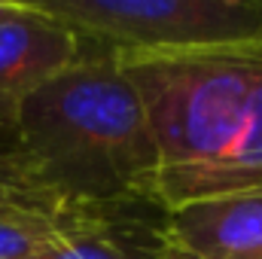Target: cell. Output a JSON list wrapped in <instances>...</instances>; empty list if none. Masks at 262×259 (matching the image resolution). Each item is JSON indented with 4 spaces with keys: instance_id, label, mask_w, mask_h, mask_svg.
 Listing matches in <instances>:
<instances>
[{
    "instance_id": "cell-1",
    "label": "cell",
    "mask_w": 262,
    "mask_h": 259,
    "mask_svg": "<svg viewBox=\"0 0 262 259\" xmlns=\"http://www.w3.org/2000/svg\"><path fill=\"white\" fill-rule=\"evenodd\" d=\"M116 61L146 107L168 210L262 189V43Z\"/></svg>"
},
{
    "instance_id": "cell-2",
    "label": "cell",
    "mask_w": 262,
    "mask_h": 259,
    "mask_svg": "<svg viewBox=\"0 0 262 259\" xmlns=\"http://www.w3.org/2000/svg\"><path fill=\"white\" fill-rule=\"evenodd\" d=\"M9 128L18 156L64 204L159 201L152 125L110 52L85 46L76 64L12 110Z\"/></svg>"
},
{
    "instance_id": "cell-3",
    "label": "cell",
    "mask_w": 262,
    "mask_h": 259,
    "mask_svg": "<svg viewBox=\"0 0 262 259\" xmlns=\"http://www.w3.org/2000/svg\"><path fill=\"white\" fill-rule=\"evenodd\" d=\"M116 58L262 43V0H31Z\"/></svg>"
},
{
    "instance_id": "cell-4",
    "label": "cell",
    "mask_w": 262,
    "mask_h": 259,
    "mask_svg": "<svg viewBox=\"0 0 262 259\" xmlns=\"http://www.w3.org/2000/svg\"><path fill=\"white\" fill-rule=\"evenodd\" d=\"M85 55V43L58 18L34 3L0 21V119L9 125L12 110L40 85L64 73Z\"/></svg>"
},
{
    "instance_id": "cell-5",
    "label": "cell",
    "mask_w": 262,
    "mask_h": 259,
    "mask_svg": "<svg viewBox=\"0 0 262 259\" xmlns=\"http://www.w3.org/2000/svg\"><path fill=\"white\" fill-rule=\"evenodd\" d=\"M40 259H171L168 207L159 201L76 204L70 229Z\"/></svg>"
},
{
    "instance_id": "cell-6",
    "label": "cell",
    "mask_w": 262,
    "mask_h": 259,
    "mask_svg": "<svg viewBox=\"0 0 262 259\" xmlns=\"http://www.w3.org/2000/svg\"><path fill=\"white\" fill-rule=\"evenodd\" d=\"M168 238L186 259H262V189L171 207Z\"/></svg>"
},
{
    "instance_id": "cell-7",
    "label": "cell",
    "mask_w": 262,
    "mask_h": 259,
    "mask_svg": "<svg viewBox=\"0 0 262 259\" xmlns=\"http://www.w3.org/2000/svg\"><path fill=\"white\" fill-rule=\"evenodd\" d=\"M76 204L61 213L6 210L0 213V259H40L46 256L70 229Z\"/></svg>"
},
{
    "instance_id": "cell-8",
    "label": "cell",
    "mask_w": 262,
    "mask_h": 259,
    "mask_svg": "<svg viewBox=\"0 0 262 259\" xmlns=\"http://www.w3.org/2000/svg\"><path fill=\"white\" fill-rule=\"evenodd\" d=\"M70 204L49 192L18 149H0V213L6 210H37V213H61Z\"/></svg>"
},
{
    "instance_id": "cell-9",
    "label": "cell",
    "mask_w": 262,
    "mask_h": 259,
    "mask_svg": "<svg viewBox=\"0 0 262 259\" xmlns=\"http://www.w3.org/2000/svg\"><path fill=\"white\" fill-rule=\"evenodd\" d=\"M18 9V0H0V21H6Z\"/></svg>"
},
{
    "instance_id": "cell-10",
    "label": "cell",
    "mask_w": 262,
    "mask_h": 259,
    "mask_svg": "<svg viewBox=\"0 0 262 259\" xmlns=\"http://www.w3.org/2000/svg\"><path fill=\"white\" fill-rule=\"evenodd\" d=\"M171 259H180V256H177V253H174V247H171Z\"/></svg>"
},
{
    "instance_id": "cell-11",
    "label": "cell",
    "mask_w": 262,
    "mask_h": 259,
    "mask_svg": "<svg viewBox=\"0 0 262 259\" xmlns=\"http://www.w3.org/2000/svg\"><path fill=\"white\" fill-rule=\"evenodd\" d=\"M174 253H177V250H174ZM177 256H180V259H186V256H183V253H177Z\"/></svg>"
}]
</instances>
